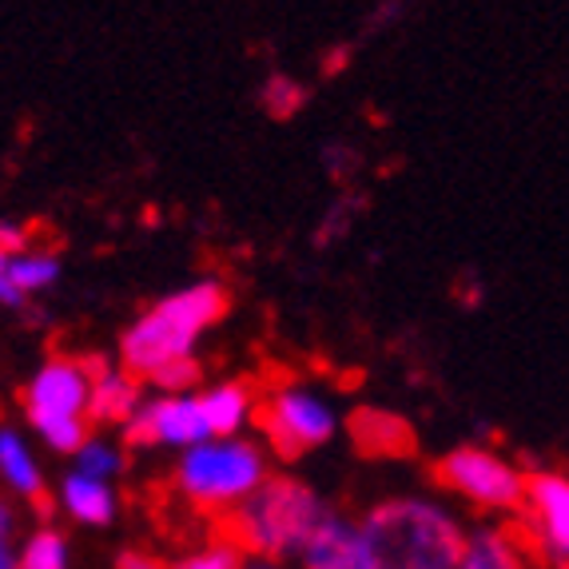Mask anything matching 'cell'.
Instances as JSON below:
<instances>
[{
	"label": "cell",
	"instance_id": "1",
	"mask_svg": "<svg viewBox=\"0 0 569 569\" xmlns=\"http://www.w3.org/2000/svg\"><path fill=\"white\" fill-rule=\"evenodd\" d=\"M370 569H458L466 526L427 498H387L359 518Z\"/></svg>",
	"mask_w": 569,
	"mask_h": 569
},
{
	"label": "cell",
	"instance_id": "2",
	"mask_svg": "<svg viewBox=\"0 0 569 569\" xmlns=\"http://www.w3.org/2000/svg\"><path fill=\"white\" fill-rule=\"evenodd\" d=\"M228 291L216 279H200V283L183 287V291L163 295L160 303L136 319L128 331L120 335V359L132 370L136 379H152L156 370L168 362L196 359V342L208 327H216L228 315Z\"/></svg>",
	"mask_w": 569,
	"mask_h": 569
},
{
	"label": "cell",
	"instance_id": "3",
	"mask_svg": "<svg viewBox=\"0 0 569 569\" xmlns=\"http://www.w3.org/2000/svg\"><path fill=\"white\" fill-rule=\"evenodd\" d=\"M331 506L319 498L307 482L291 475H271L243 506L228 513V541L251 558H303L307 541L323 526Z\"/></svg>",
	"mask_w": 569,
	"mask_h": 569
},
{
	"label": "cell",
	"instance_id": "4",
	"mask_svg": "<svg viewBox=\"0 0 569 569\" xmlns=\"http://www.w3.org/2000/svg\"><path fill=\"white\" fill-rule=\"evenodd\" d=\"M88 402H92V362L88 359H48L20 390L29 427L52 450L72 458L92 438Z\"/></svg>",
	"mask_w": 569,
	"mask_h": 569
},
{
	"label": "cell",
	"instance_id": "5",
	"mask_svg": "<svg viewBox=\"0 0 569 569\" xmlns=\"http://www.w3.org/2000/svg\"><path fill=\"white\" fill-rule=\"evenodd\" d=\"M263 450L247 438H211L191 447L176 466V486L191 506L211 513H231L267 482Z\"/></svg>",
	"mask_w": 569,
	"mask_h": 569
},
{
	"label": "cell",
	"instance_id": "6",
	"mask_svg": "<svg viewBox=\"0 0 569 569\" xmlns=\"http://www.w3.org/2000/svg\"><path fill=\"white\" fill-rule=\"evenodd\" d=\"M435 478L447 490H455L466 502L482 506V510L513 513L526 502V482L530 475L518 470L510 458L493 455L486 447H458L435 462Z\"/></svg>",
	"mask_w": 569,
	"mask_h": 569
},
{
	"label": "cell",
	"instance_id": "7",
	"mask_svg": "<svg viewBox=\"0 0 569 569\" xmlns=\"http://www.w3.org/2000/svg\"><path fill=\"white\" fill-rule=\"evenodd\" d=\"M259 427H263L267 442L279 458H299L307 450L327 447L339 430L331 402L319 399L307 387H283L259 410Z\"/></svg>",
	"mask_w": 569,
	"mask_h": 569
},
{
	"label": "cell",
	"instance_id": "8",
	"mask_svg": "<svg viewBox=\"0 0 569 569\" xmlns=\"http://www.w3.org/2000/svg\"><path fill=\"white\" fill-rule=\"evenodd\" d=\"M123 438L132 447H203V442H211L203 399L196 390L191 395H156L136 410V418L123 427Z\"/></svg>",
	"mask_w": 569,
	"mask_h": 569
},
{
	"label": "cell",
	"instance_id": "9",
	"mask_svg": "<svg viewBox=\"0 0 569 569\" xmlns=\"http://www.w3.org/2000/svg\"><path fill=\"white\" fill-rule=\"evenodd\" d=\"M526 530L533 550L550 566H569V475L566 470H533L522 502Z\"/></svg>",
	"mask_w": 569,
	"mask_h": 569
},
{
	"label": "cell",
	"instance_id": "10",
	"mask_svg": "<svg viewBox=\"0 0 569 569\" xmlns=\"http://www.w3.org/2000/svg\"><path fill=\"white\" fill-rule=\"evenodd\" d=\"M299 566L303 569H370L359 518H347V513H339V510L327 513L323 526L307 541Z\"/></svg>",
	"mask_w": 569,
	"mask_h": 569
},
{
	"label": "cell",
	"instance_id": "11",
	"mask_svg": "<svg viewBox=\"0 0 569 569\" xmlns=\"http://www.w3.org/2000/svg\"><path fill=\"white\" fill-rule=\"evenodd\" d=\"M143 390L128 367H108V362L92 359V402H88V418L96 427H128L136 410L143 407Z\"/></svg>",
	"mask_w": 569,
	"mask_h": 569
},
{
	"label": "cell",
	"instance_id": "12",
	"mask_svg": "<svg viewBox=\"0 0 569 569\" xmlns=\"http://www.w3.org/2000/svg\"><path fill=\"white\" fill-rule=\"evenodd\" d=\"M60 279V256L57 251H24L17 259H0V303L17 311L29 295H40Z\"/></svg>",
	"mask_w": 569,
	"mask_h": 569
},
{
	"label": "cell",
	"instance_id": "13",
	"mask_svg": "<svg viewBox=\"0 0 569 569\" xmlns=\"http://www.w3.org/2000/svg\"><path fill=\"white\" fill-rule=\"evenodd\" d=\"M203 415H208L211 438H239V430L247 427V418L256 415V399L247 382H216V387L200 390Z\"/></svg>",
	"mask_w": 569,
	"mask_h": 569
},
{
	"label": "cell",
	"instance_id": "14",
	"mask_svg": "<svg viewBox=\"0 0 569 569\" xmlns=\"http://www.w3.org/2000/svg\"><path fill=\"white\" fill-rule=\"evenodd\" d=\"M60 506L84 526H108L116 518V490L112 482L72 470V475L60 478Z\"/></svg>",
	"mask_w": 569,
	"mask_h": 569
},
{
	"label": "cell",
	"instance_id": "15",
	"mask_svg": "<svg viewBox=\"0 0 569 569\" xmlns=\"http://www.w3.org/2000/svg\"><path fill=\"white\" fill-rule=\"evenodd\" d=\"M0 475H4L9 490L20 493L24 502H44V475H40L29 442L12 427L0 430Z\"/></svg>",
	"mask_w": 569,
	"mask_h": 569
},
{
	"label": "cell",
	"instance_id": "16",
	"mask_svg": "<svg viewBox=\"0 0 569 569\" xmlns=\"http://www.w3.org/2000/svg\"><path fill=\"white\" fill-rule=\"evenodd\" d=\"M351 430L362 455L395 458L410 450V427L402 418L387 415V410H362V415H355Z\"/></svg>",
	"mask_w": 569,
	"mask_h": 569
},
{
	"label": "cell",
	"instance_id": "17",
	"mask_svg": "<svg viewBox=\"0 0 569 569\" xmlns=\"http://www.w3.org/2000/svg\"><path fill=\"white\" fill-rule=\"evenodd\" d=\"M458 569H526V553L506 530H490L486 526V530L470 533Z\"/></svg>",
	"mask_w": 569,
	"mask_h": 569
},
{
	"label": "cell",
	"instance_id": "18",
	"mask_svg": "<svg viewBox=\"0 0 569 569\" xmlns=\"http://www.w3.org/2000/svg\"><path fill=\"white\" fill-rule=\"evenodd\" d=\"M20 569H68V538L57 526H40L17 550Z\"/></svg>",
	"mask_w": 569,
	"mask_h": 569
},
{
	"label": "cell",
	"instance_id": "19",
	"mask_svg": "<svg viewBox=\"0 0 569 569\" xmlns=\"http://www.w3.org/2000/svg\"><path fill=\"white\" fill-rule=\"evenodd\" d=\"M123 466H128L123 450L116 447V442H108V438H100V435H92L84 447L77 450V470H80V475H88V478H100V482H112Z\"/></svg>",
	"mask_w": 569,
	"mask_h": 569
},
{
	"label": "cell",
	"instance_id": "20",
	"mask_svg": "<svg viewBox=\"0 0 569 569\" xmlns=\"http://www.w3.org/2000/svg\"><path fill=\"white\" fill-rule=\"evenodd\" d=\"M307 104V88L291 77H267L263 80V108L271 120H291L295 112H303Z\"/></svg>",
	"mask_w": 569,
	"mask_h": 569
},
{
	"label": "cell",
	"instance_id": "21",
	"mask_svg": "<svg viewBox=\"0 0 569 569\" xmlns=\"http://www.w3.org/2000/svg\"><path fill=\"white\" fill-rule=\"evenodd\" d=\"M247 553L239 550L236 541H211V546H200V550L183 553V558L168 561V569H239Z\"/></svg>",
	"mask_w": 569,
	"mask_h": 569
},
{
	"label": "cell",
	"instance_id": "22",
	"mask_svg": "<svg viewBox=\"0 0 569 569\" xmlns=\"http://www.w3.org/2000/svg\"><path fill=\"white\" fill-rule=\"evenodd\" d=\"M200 375H203L200 362H196V359H180V362H168L163 370H156L148 382H152L160 395H191V387L200 382Z\"/></svg>",
	"mask_w": 569,
	"mask_h": 569
},
{
	"label": "cell",
	"instance_id": "23",
	"mask_svg": "<svg viewBox=\"0 0 569 569\" xmlns=\"http://www.w3.org/2000/svg\"><path fill=\"white\" fill-rule=\"evenodd\" d=\"M362 208H367V200H362V196H342V200H335L331 211H327V223L319 231H315V243H319V247L331 243V239L339 236V231L351 228L355 211H362Z\"/></svg>",
	"mask_w": 569,
	"mask_h": 569
},
{
	"label": "cell",
	"instance_id": "24",
	"mask_svg": "<svg viewBox=\"0 0 569 569\" xmlns=\"http://www.w3.org/2000/svg\"><path fill=\"white\" fill-rule=\"evenodd\" d=\"M32 231L20 228V223H12V219H4L0 223V259H17L24 256V251H32Z\"/></svg>",
	"mask_w": 569,
	"mask_h": 569
},
{
	"label": "cell",
	"instance_id": "25",
	"mask_svg": "<svg viewBox=\"0 0 569 569\" xmlns=\"http://www.w3.org/2000/svg\"><path fill=\"white\" fill-rule=\"evenodd\" d=\"M116 569H168V566L160 558H152L148 550H123L116 558Z\"/></svg>",
	"mask_w": 569,
	"mask_h": 569
},
{
	"label": "cell",
	"instance_id": "26",
	"mask_svg": "<svg viewBox=\"0 0 569 569\" xmlns=\"http://www.w3.org/2000/svg\"><path fill=\"white\" fill-rule=\"evenodd\" d=\"M239 569H283V561H271V558H251V553H247L243 558V566Z\"/></svg>",
	"mask_w": 569,
	"mask_h": 569
},
{
	"label": "cell",
	"instance_id": "27",
	"mask_svg": "<svg viewBox=\"0 0 569 569\" xmlns=\"http://www.w3.org/2000/svg\"><path fill=\"white\" fill-rule=\"evenodd\" d=\"M0 569H20V558L12 546H0Z\"/></svg>",
	"mask_w": 569,
	"mask_h": 569
}]
</instances>
